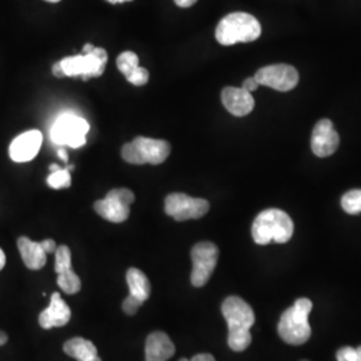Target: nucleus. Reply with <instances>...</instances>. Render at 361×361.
Instances as JSON below:
<instances>
[{"label": "nucleus", "mask_w": 361, "mask_h": 361, "mask_svg": "<svg viewBox=\"0 0 361 361\" xmlns=\"http://www.w3.org/2000/svg\"><path fill=\"white\" fill-rule=\"evenodd\" d=\"M222 314L228 323V345L234 352L245 350L252 343L250 328L256 322L252 307L241 297H228L222 302Z\"/></svg>", "instance_id": "obj_1"}, {"label": "nucleus", "mask_w": 361, "mask_h": 361, "mask_svg": "<svg viewBox=\"0 0 361 361\" xmlns=\"http://www.w3.org/2000/svg\"><path fill=\"white\" fill-rule=\"evenodd\" d=\"M295 231L293 221L280 209H267L258 214L252 225V237L258 245L288 243Z\"/></svg>", "instance_id": "obj_2"}, {"label": "nucleus", "mask_w": 361, "mask_h": 361, "mask_svg": "<svg viewBox=\"0 0 361 361\" xmlns=\"http://www.w3.org/2000/svg\"><path fill=\"white\" fill-rule=\"evenodd\" d=\"M312 301L308 298H298L293 307L288 308L281 314L279 323V335L289 345H302L310 338V317Z\"/></svg>", "instance_id": "obj_3"}, {"label": "nucleus", "mask_w": 361, "mask_h": 361, "mask_svg": "<svg viewBox=\"0 0 361 361\" xmlns=\"http://www.w3.org/2000/svg\"><path fill=\"white\" fill-rule=\"evenodd\" d=\"M261 35V25L257 19L246 13L226 15L216 28V39L222 46L235 43H249Z\"/></svg>", "instance_id": "obj_4"}, {"label": "nucleus", "mask_w": 361, "mask_h": 361, "mask_svg": "<svg viewBox=\"0 0 361 361\" xmlns=\"http://www.w3.org/2000/svg\"><path fill=\"white\" fill-rule=\"evenodd\" d=\"M122 158L133 165H159L168 159L170 143L164 140L137 137L133 142L123 145Z\"/></svg>", "instance_id": "obj_5"}, {"label": "nucleus", "mask_w": 361, "mask_h": 361, "mask_svg": "<svg viewBox=\"0 0 361 361\" xmlns=\"http://www.w3.org/2000/svg\"><path fill=\"white\" fill-rule=\"evenodd\" d=\"M107 65V52L102 47H95L89 54H79L67 56L61 61V67L66 77L82 78L89 80L90 78L101 77Z\"/></svg>", "instance_id": "obj_6"}, {"label": "nucleus", "mask_w": 361, "mask_h": 361, "mask_svg": "<svg viewBox=\"0 0 361 361\" xmlns=\"http://www.w3.org/2000/svg\"><path fill=\"white\" fill-rule=\"evenodd\" d=\"M89 129L90 126L85 118L66 113L54 122L50 137L55 145L78 149L85 146Z\"/></svg>", "instance_id": "obj_7"}, {"label": "nucleus", "mask_w": 361, "mask_h": 361, "mask_svg": "<svg viewBox=\"0 0 361 361\" xmlns=\"http://www.w3.org/2000/svg\"><path fill=\"white\" fill-rule=\"evenodd\" d=\"M134 201L135 195L129 189H113L104 200H99L94 204V209L102 219L119 224L129 219L130 205Z\"/></svg>", "instance_id": "obj_8"}, {"label": "nucleus", "mask_w": 361, "mask_h": 361, "mask_svg": "<svg viewBox=\"0 0 361 361\" xmlns=\"http://www.w3.org/2000/svg\"><path fill=\"white\" fill-rule=\"evenodd\" d=\"M219 250L217 245L213 243L204 241L198 243L192 249V261H193V271L190 276L192 285L195 288H201L207 284L213 271L217 267Z\"/></svg>", "instance_id": "obj_9"}, {"label": "nucleus", "mask_w": 361, "mask_h": 361, "mask_svg": "<svg viewBox=\"0 0 361 361\" xmlns=\"http://www.w3.org/2000/svg\"><path fill=\"white\" fill-rule=\"evenodd\" d=\"M210 204L204 198H193L188 194L171 193L165 198V213L176 221H188L204 217Z\"/></svg>", "instance_id": "obj_10"}, {"label": "nucleus", "mask_w": 361, "mask_h": 361, "mask_svg": "<svg viewBox=\"0 0 361 361\" xmlns=\"http://www.w3.org/2000/svg\"><path fill=\"white\" fill-rule=\"evenodd\" d=\"M256 80L259 86H267L277 91L293 90L298 85V73L293 66L271 65L259 68L256 73Z\"/></svg>", "instance_id": "obj_11"}, {"label": "nucleus", "mask_w": 361, "mask_h": 361, "mask_svg": "<svg viewBox=\"0 0 361 361\" xmlns=\"http://www.w3.org/2000/svg\"><path fill=\"white\" fill-rule=\"evenodd\" d=\"M340 145V137L337 134L332 121L322 119L316 123L313 133L310 146L314 155L325 158L334 154Z\"/></svg>", "instance_id": "obj_12"}, {"label": "nucleus", "mask_w": 361, "mask_h": 361, "mask_svg": "<svg viewBox=\"0 0 361 361\" xmlns=\"http://www.w3.org/2000/svg\"><path fill=\"white\" fill-rule=\"evenodd\" d=\"M42 142L43 134L39 130L22 133L10 145V157L15 162H28L37 157Z\"/></svg>", "instance_id": "obj_13"}, {"label": "nucleus", "mask_w": 361, "mask_h": 361, "mask_svg": "<svg viewBox=\"0 0 361 361\" xmlns=\"http://www.w3.org/2000/svg\"><path fill=\"white\" fill-rule=\"evenodd\" d=\"M221 99L225 109L234 116H245L255 109V98L252 92L243 87H225L221 92Z\"/></svg>", "instance_id": "obj_14"}, {"label": "nucleus", "mask_w": 361, "mask_h": 361, "mask_svg": "<svg viewBox=\"0 0 361 361\" xmlns=\"http://www.w3.org/2000/svg\"><path fill=\"white\" fill-rule=\"evenodd\" d=\"M71 319V310L59 293H52L50 305L39 314V325L43 329L65 326Z\"/></svg>", "instance_id": "obj_15"}, {"label": "nucleus", "mask_w": 361, "mask_h": 361, "mask_svg": "<svg viewBox=\"0 0 361 361\" xmlns=\"http://www.w3.org/2000/svg\"><path fill=\"white\" fill-rule=\"evenodd\" d=\"M145 352V361H166L174 356L176 347L166 334L157 331L147 337Z\"/></svg>", "instance_id": "obj_16"}, {"label": "nucleus", "mask_w": 361, "mask_h": 361, "mask_svg": "<svg viewBox=\"0 0 361 361\" xmlns=\"http://www.w3.org/2000/svg\"><path fill=\"white\" fill-rule=\"evenodd\" d=\"M18 249L28 269L39 271L46 265L47 253L43 250L40 243H34L27 237H20L18 240Z\"/></svg>", "instance_id": "obj_17"}, {"label": "nucleus", "mask_w": 361, "mask_h": 361, "mask_svg": "<svg viewBox=\"0 0 361 361\" xmlns=\"http://www.w3.org/2000/svg\"><path fill=\"white\" fill-rule=\"evenodd\" d=\"M66 355L78 361H90L98 356L97 347L86 338L74 337L67 340L63 345Z\"/></svg>", "instance_id": "obj_18"}, {"label": "nucleus", "mask_w": 361, "mask_h": 361, "mask_svg": "<svg viewBox=\"0 0 361 361\" xmlns=\"http://www.w3.org/2000/svg\"><path fill=\"white\" fill-rule=\"evenodd\" d=\"M126 280H128L131 296L138 298L142 304L149 300L152 293V284L142 271L137 268H130L126 273Z\"/></svg>", "instance_id": "obj_19"}, {"label": "nucleus", "mask_w": 361, "mask_h": 361, "mask_svg": "<svg viewBox=\"0 0 361 361\" xmlns=\"http://www.w3.org/2000/svg\"><path fill=\"white\" fill-rule=\"evenodd\" d=\"M56 283L59 285V288L67 295H75L82 288L80 279L78 277L77 273L73 271V268L58 273Z\"/></svg>", "instance_id": "obj_20"}, {"label": "nucleus", "mask_w": 361, "mask_h": 361, "mask_svg": "<svg viewBox=\"0 0 361 361\" xmlns=\"http://www.w3.org/2000/svg\"><path fill=\"white\" fill-rule=\"evenodd\" d=\"M74 170L73 165H68L65 169H59L56 171L50 173V177L47 178V183L52 189H66L71 186V174L70 171Z\"/></svg>", "instance_id": "obj_21"}, {"label": "nucleus", "mask_w": 361, "mask_h": 361, "mask_svg": "<svg viewBox=\"0 0 361 361\" xmlns=\"http://www.w3.org/2000/svg\"><path fill=\"white\" fill-rule=\"evenodd\" d=\"M341 207L344 209V212H347L348 214H360L361 213V190L360 189H355L350 190L348 193L344 194L341 198Z\"/></svg>", "instance_id": "obj_22"}, {"label": "nucleus", "mask_w": 361, "mask_h": 361, "mask_svg": "<svg viewBox=\"0 0 361 361\" xmlns=\"http://www.w3.org/2000/svg\"><path fill=\"white\" fill-rule=\"evenodd\" d=\"M140 66V58L135 52L125 51L122 52L118 58H116V67L118 70L126 77L130 73L137 68Z\"/></svg>", "instance_id": "obj_23"}, {"label": "nucleus", "mask_w": 361, "mask_h": 361, "mask_svg": "<svg viewBox=\"0 0 361 361\" xmlns=\"http://www.w3.org/2000/svg\"><path fill=\"white\" fill-rule=\"evenodd\" d=\"M71 252L66 245H61L55 250V271L56 274L61 271L71 269Z\"/></svg>", "instance_id": "obj_24"}, {"label": "nucleus", "mask_w": 361, "mask_h": 361, "mask_svg": "<svg viewBox=\"0 0 361 361\" xmlns=\"http://www.w3.org/2000/svg\"><path fill=\"white\" fill-rule=\"evenodd\" d=\"M128 80L134 86H145L149 80V71L146 68H143L141 66H138L137 68H134L129 75H126Z\"/></svg>", "instance_id": "obj_25"}, {"label": "nucleus", "mask_w": 361, "mask_h": 361, "mask_svg": "<svg viewBox=\"0 0 361 361\" xmlns=\"http://www.w3.org/2000/svg\"><path fill=\"white\" fill-rule=\"evenodd\" d=\"M141 305H142V302L138 300V298H135L134 296H129L125 298V301H123V304H122V310L123 312L126 313V314H129V316H133V314H135L138 310L141 308Z\"/></svg>", "instance_id": "obj_26"}, {"label": "nucleus", "mask_w": 361, "mask_h": 361, "mask_svg": "<svg viewBox=\"0 0 361 361\" xmlns=\"http://www.w3.org/2000/svg\"><path fill=\"white\" fill-rule=\"evenodd\" d=\"M337 361H356L357 360V350L352 347H343L336 353Z\"/></svg>", "instance_id": "obj_27"}, {"label": "nucleus", "mask_w": 361, "mask_h": 361, "mask_svg": "<svg viewBox=\"0 0 361 361\" xmlns=\"http://www.w3.org/2000/svg\"><path fill=\"white\" fill-rule=\"evenodd\" d=\"M258 87H259V85H258V82L255 77L247 78L243 83V89L249 91V92L257 90Z\"/></svg>", "instance_id": "obj_28"}, {"label": "nucleus", "mask_w": 361, "mask_h": 361, "mask_svg": "<svg viewBox=\"0 0 361 361\" xmlns=\"http://www.w3.org/2000/svg\"><path fill=\"white\" fill-rule=\"evenodd\" d=\"M40 245L43 247V250L46 252V253H54L55 250H56V244H55V241L54 240H44V241H42L40 243Z\"/></svg>", "instance_id": "obj_29"}, {"label": "nucleus", "mask_w": 361, "mask_h": 361, "mask_svg": "<svg viewBox=\"0 0 361 361\" xmlns=\"http://www.w3.org/2000/svg\"><path fill=\"white\" fill-rule=\"evenodd\" d=\"M190 361H216V359L209 353H200V355H195Z\"/></svg>", "instance_id": "obj_30"}, {"label": "nucleus", "mask_w": 361, "mask_h": 361, "mask_svg": "<svg viewBox=\"0 0 361 361\" xmlns=\"http://www.w3.org/2000/svg\"><path fill=\"white\" fill-rule=\"evenodd\" d=\"M52 74L56 78H65V74L62 71V67H61V62H56L52 66Z\"/></svg>", "instance_id": "obj_31"}, {"label": "nucleus", "mask_w": 361, "mask_h": 361, "mask_svg": "<svg viewBox=\"0 0 361 361\" xmlns=\"http://www.w3.org/2000/svg\"><path fill=\"white\" fill-rule=\"evenodd\" d=\"M174 1H176V4H177L178 7H182V8L192 7L193 4L197 3V0H174Z\"/></svg>", "instance_id": "obj_32"}, {"label": "nucleus", "mask_w": 361, "mask_h": 361, "mask_svg": "<svg viewBox=\"0 0 361 361\" xmlns=\"http://www.w3.org/2000/svg\"><path fill=\"white\" fill-rule=\"evenodd\" d=\"M58 155H59V158L63 161V162H68V157H67V152H66L65 147L63 146H61L59 149H58Z\"/></svg>", "instance_id": "obj_33"}, {"label": "nucleus", "mask_w": 361, "mask_h": 361, "mask_svg": "<svg viewBox=\"0 0 361 361\" xmlns=\"http://www.w3.org/2000/svg\"><path fill=\"white\" fill-rule=\"evenodd\" d=\"M95 47L91 44V43H86L85 46H83V50H82V54H89V52L92 51Z\"/></svg>", "instance_id": "obj_34"}, {"label": "nucleus", "mask_w": 361, "mask_h": 361, "mask_svg": "<svg viewBox=\"0 0 361 361\" xmlns=\"http://www.w3.org/2000/svg\"><path fill=\"white\" fill-rule=\"evenodd\" d=\"M4 265H6V255H4V252L0 249V271L4 268Z\"/></svg>", "instance_id": "obj_35"}, {"label": "nucleus", "mask_w": 361, "mask_h": 361, "mask_svg": "<svg viewBox=\"0 0 361 361\" xmlns=\"http://www.w3.org/2000/svg\"><path fill=\"white\" fill-rule=\"evenodd\" d=\"M7 341H8V336L6 335L4 332H1V331H0V347H1V345H4Z\"/></svg>", "instance_id": "obj_36"}, {"label": "nucleus", "mask_w": 361, "mask_h": 361, "mask_svg": "<svg viewBox=\"0 0 361 361\" xmlns=\"http://www.w3.org/2000/svg\"><path fill=\"white\" fill-rule=\"evenodd\" d=\"M106 1H109L111 4H118V3H123V1H131V0H106Z\"/></svg>", "instance_id": "obj_37"}, {"label": "nucleus", "mask_w": 361, "mask_h": 361, "mask_svg": "<svg viewBox=\"0 0 361 361\" xmlns=\"http://www.w3.org/2000/svg\"><path fill=\"white\" fill-rule=\"evenodd\" d=\"M59 166L58 165H55V164H52L51 166H50V173H52V171H56V170H59Z\"/></svg>", "instance_id": "obj_38"}, {"label": "nucleus", "mask_w": 361, "mask_h": 361, "mask_svg": "<svg viewBox=\"0 0 361 361\" xmlns=\"http://www.w3.org/2000/svg\"><path fill=\"white\" fill-rule=\"evenodd\" d=\"M356 350H357V360L356 361H361V345L360 347H357Z\"/></svg>", "instance_id": "obj_39"}, {"label": "nucleus", "mask_w": 361, "mask_h": 361, "mask_svg": "<svg viewBox=\"0 0 361 361\" xmlns=\"http://www.w3.org/2000/svg\"><path fill=\"white\" fill-rule=\"evenodd\" d=\"M90 361H102V359H101L99 356H97V357H94V359H92V360Z\"/></svg>", "instance_id": "obj_40"}, {"label": "nucleus", "mask_w": 361, "mask_h": 361, "mask_svg": "<svg viewBox=\"0 0 361 361\" xmlns=\"http://www.w3.org/2000/svg\"><path fill=\"white\" fill-rule=\"evenodd\" d=\"M46 1H50V3H58V1H61V0H46Z\"/></svg>", "instance_id": "obj_41"}, {"label": "nucleus", "mask_w": 361, "mask_h": 361, "mask_svg": "<svg viewBox=\"0 0 361 361\" xmlns=\"http://www.w3.org/2000/svg\"><path fill=\"white\" fill-rule=\"evenodd\" d=\"M180 361H190V360H188V359H180Z\"/></svg>", "instance_id": "obj_42"}, {"label": "nucleus", "mask_w": 361, "mask_h": 361, "mask_svg": "<svg viewBox=\"0 0 361 361\" xmlns=\"http://www.w3.org/2000/svg\"><path fill=\"white\" fill-rule=\"evenodd\" d=\"M302 361H308V360H302Z\"/></svg>", "instance_id": "obj_43"}]
</instances>
